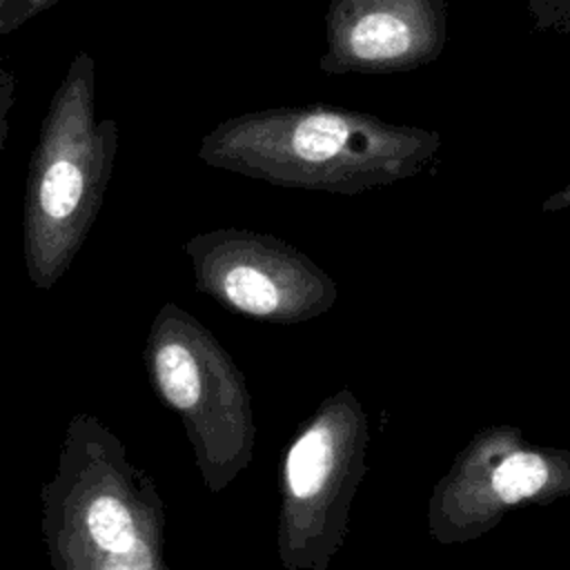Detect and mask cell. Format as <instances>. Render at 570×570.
<instances>
[{
  "instance_id": "obj_1",
  "label": "cell",
  "mask_w": 570,
  "mask_h": 570,
  "mask_svg": "<svg viewBox=\"0 0 570 570\" xmlns=\"http://www.w3.org/2000/svg\"><path fill=\"white\" fill-rule=\"evenodd\" d=\"M441 147L436 131L385 122L332 105L269 107L218 122L198 158L281 185L363 189L421 171Z\"/></svg>"
},
{
  "instance_id": "obj_5",
  "label": "cell",
  "mask_w": 570,
  "mask_h": 570,
  "mask_svg": "<svg viewBox=\"0 0 570 570\" xmlns=\"http://www.w3.org/2000/svg\"><path fill=\"white\" fill-rule=\"evenodd\" d=\"M325 73H392L436 60L448 38L443 0H330Z\"/></svg>"
},
{
  "instance_id": "obj_4",
  "label": "cell",
  "mask_w": 570,
  "mask_h": 570,
  "mask_svg": "<svg viewBox=\"0 0 570 570\" xmlns=\"http://www.w3.org/2000/svg\"><path fill=\"white\" fill-rule=\"evenodd\" d=\"M142 361L156 396L185 421L203 474H223L229 376L207 332L187 312L165 303L149 325Z\"/></svg>"
},
{
  "instance_id": "obj_10",
  "label": "cell",
  "mask_w": 570,
  "mask_h": 570,
  "mask_svg": "<svg viewBox=\"0 0 570 570\" xmlns=\"http://www.w3.org/2000/svg\"><path fill=\"white\" fill-rule=\"evenodd\" d=\"M16 91H18L16 76L9 69L0 67V154L9 136V114L16 105Z\"/></svg>"
},
{
  "instance_id": "obj_6",
  "label": "cell",
  "mask_w": 570,
  "mask_h": 570,
  "mask_svg": "<svg viewBox=\"0 0 570 570\" xmlns=\"http://www.w3.org/2000/svg\"><path fill=\"white\" fill-rule=\"evenodd\" d=\"M332 468V439L325 428L305 432L287 454V485L296 499L312 497L327 479Z\"/></svg>"
},
{
  "instance_id": "obj_8",
  "label": "cell",
  "mask_w": 570,
  "mask_h": 570,
  "mask_svg": "<svg viewBox=\"0 0 570 570\" xmlns=\"http://www.w3.org/2000/svg\"><path fill=\"white\" fill-rule=\"evenodd\" d=\"M60 0H0V36H9Z\"/></svg>"
},
{
  "instance_id": "obj_9",
  "label": "cell",
  "mask_w": 570,
  "mask_h": 570,
  "mask_svg": "<svg viewBox=\"0 0 570 570\" xmlns=\"http://www.w3.org/2000/svg\"><path fill=\"white\" fill-rule=\"evenodd\" d=\"M528 11L539 29L570 36V0H528Z\"/></svg>"
},
{
  "instance_id": "obj_2",
  "label": "cell",
  "mask_w": 570,
  "mask_h": 570,
  "mask_svg": "<svg viewBox=\"0 0 570 570\" xmlns=\"http://www.w3.org/2000/svg\"><path fill=\"white\" fill-rule=\"evenodd\" d=\"M51 570H169L165 510L151 474L94 414H73L56 470L40 488Z\"/></svg>"
},
{
  "instance_id": "obj_11",
  "label": "cell",
  "mask_w": 570,
  "mask_h": 570,
  "mask_svg": "<svg viewBox=\"0 0 570 570\" xmlns=\"http://www.w3.org/2000/svg\"><path fill=\"white\" fill-rule=\"evenodd\" d=\"M568 147H570V145H568Z\"/></svg>"
},
{
  "instance_id": "obj_3",
  "label": "cell",
  "mask_w": 570,
  "mask_h": 570,
  "mask_svg": "<svg viewBox=\"0 0 570 570\" xmlns=\"http://www.w3.org/2000/svg\"><path fill=\"white\" fill-rule=\"evenodd\" d=\"M118 122L96 118V62L80 51L60 80L29 158L22 252L33 287L49 292L71 267L102 207Z\"/></svg>"
},
{
  "instance_id": "obj_7",
  "label": "cell",
  "mask_w": 570,
  "mask_h": 570,
  "mask_svg": "<svg viewBox=\"0 0 570 570\" xmlns=\"http://www.w3.org/2000/svg\"><path fill=\"white\" fill-rule=\"evenodd\" d=\"M546 481L548 465L534 452H514L492 472V490L508 505L537 494Z\"/></svg>"
}]
</instances>
